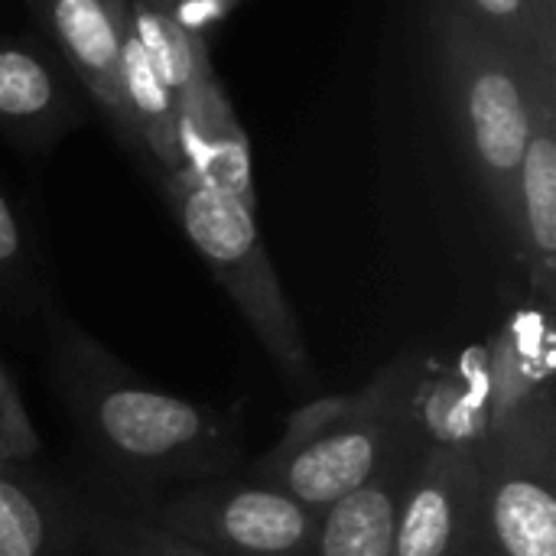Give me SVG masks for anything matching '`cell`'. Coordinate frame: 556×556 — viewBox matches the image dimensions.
<instances>
[{
	"mask_svg": "<svg viewBox=\"0 0 556 556\" xmlns=\"http://www.w3.org/2000/svg\"><path fill=\"white\" fill-rule=\"evenodd\" d=\"M427 29L466 156L515 244L518 169L531 137L534 75L547 65H531L446 0H427Z\"/></svg>",
	"mask_w": 556,
	"mask_h": 556,
	"instance_id": "cell-2",
	"label": "cell"
},
{
	"mask_svg": "<svg viewBox=\"0 0 556 556\" xmlns=\"http://www.w3.org/2000/svg\"><path fill=\"white\" fill-rule=\"evenodd\" d=\"M479 556H489V554H485V551H482V554H479Z\"/></svg>",
	"mask_w": 556,
	"mask_h": 556,
	"instance_id": "cell-24",
	"label": "cell"
},
{
	"mask_svg": "<svg viewBox=\"0 0 556 556\" xmlns=\"http://www.w3.org/2000/svg\"><path fill=\"white\" fill-rule=\"evenodd\" d=\"M430 440H417L401 450L368 485L339 498L319 515L309 556H391L397 515L417 469V459Z\"/></svg>",
	"mask_w": 556,
	"mask_h": 556,
	"instance_id": "cell-12",
	"label": "cell"
},
{
	"mask_svg": "<svg viewBox=\"0 0 556 556\" xmlns=\"http://www.w3.org/2000/svg\"><path fill=\"white\" fill-rule=\"evenodd\" d=\"M427 440V433L414 424L410 397L391 410H381L375 417L345 424L316 443L303 446L300 453L257 466L254 479L277 485L280 492L293 495L296 502L326 511L339 498L358 492L368 485L401 450L410 443Z\"/></svg>",
	"mask_w": 556,
	"mask_h": 556,
	"instance_id": "cell-7",
	"label": "cell"
},
{
	"mask_svg": "<svg viewBox=\"0 0 556 556\" xmlns=\"http://www.w3.org/2000/svg\"><path fill=\"white\" fill-rule=\"evenodd\" d=\"M124 26L176 101L182 173L254 208L248 137L212 72L202 36L189 33L156 0H130Z\"/></svg>",
	"mask_w": 556,
	"mask_h": 556,
	"instance_id": "cell-4",
	"label": "cell"
},
{
	"mask_svg": "<svg viewBox=\"0 0 556 556\" xmlns=\"http://www.w3.org/2000/svg\"><path fill=\"white\" fill-rule=\"evenodd\" d=\"M72 556H88V554H85V547H78V551H75V554H72Z\"/></svg>",
	"mask_w": 556,
	"mask_h": 556,
	"instance_id": "cell-22",
	"label": "cell"
},
{
	"mask_svg": "<svg viewBox=\"0 0 556 556\" xmlns=\"http://www.w3.org/2000/svg\"><path fill=\"white\" fill-rule=\"evenodd\" d=\"M482 551L489 556H556L554 391L495 420L479 446Z\"/></svg>",
	"mask_w": 556,
	"mask_h": 556,
	"instance_id": "cell-5",
	"label": "cell"
},
{
	"mask_svg": "<svg viewBox=\"0 0 556 556\" xmlns=\"http://www.w3.org/2000/svg\"><path fill=\"white\" fill-rule=\"evenodd\" d=\"M156 3H163V7H166V3H169V0H156Z\"/></svg>",
	"mask_w": 556,
	"mask_h": 556,
	"instance_id": "cell-23",
	"label": "cell"
},
{
	"mask_svg": "<svg viewBox=\"0 0 556 556\" xmlns=\"http://www.w3.org/2000/svg\"><path fill=\"white\" fill-rule=\"evenodd\" d=\"M140 511L215 556H309L323 515L254 476L173 485Z\"/></svg>",
	"mask_w": 556,
	"mask_h": 556,
	"instance_id": "cell-6",
	"label": "cell"
},
{
	"mask_svg": "<svg viewBox=\"0 0 556 556\" xmlns=\"http://www.w3.org/2000/svg\"><path fill=\"white\" fill-rule=\"evenodd\" d=\"M26 3L36 23L46 29V36L55 42L62 59L85 85L88 98L104 114L117 140L143 160V147L121 81L124 23H117L98 0H26Z\"/></svg>",
	"mask_w": 556,
	"mask_h": 556,
	"instance_id": "cell-9",
	"label": "cell"
},
{
	"mask_svg": "<svg viewBox=\"0 0 556 556\" xmlns=\"http://www.w3.org/2000/svg\"><path fill=\"white\" fill-rule=\"evenodd\" d=\"M98 3H101V7L117 20V23H124V16H127V3H130V0H98Z\"/></svg>",
	"mask_w": 556,
	"mask_h": 556,
	"instance_id": "cell-20",
	"label": "cell"
},
{
	"mask_svg": "<svg viewBox=\"0 0 556 556\" xmlns=\"http://www.w3.org/2000/svg\"><path fill=\"white\" fill-rule=\"evenodd\" d=\"M0 466H26L23 459H20V453L10 446V440L0 433Z\"/></svg>",
	"mask_w": 556,
	"mask_h": 556,
	"instance_id": "cell-19",
	"label": "cell"
},
{
	"mask_svg": "<svg viewBox=\"0 0 556 556\" xmlns=\"http://www.w3.org/2000/svg\"><path fill=\"white\" fill-rule=\"evenodd\" d=\"M121 81L143 147V163L153 169V176L182 173L176 101L127 26L121 36Z\"/></svg>",
	"mask_w": 556,
	"mask_h": 556,
	"instance_id": "cell-14",
	"label": "cell"
},
{
	"mask_svg": "<svg viewBox=\"0 0 556 556\" xmlns=\"http://www.w3.org/2000/svg\"><path fill=\"white\" fill-rule=\"evenodd\" d=\"M515 254L531 287L551 303L556 290V65L534 75L531 137L518 169Z\"/></svg>",
	"mask_w": 556,
	"mask_h": 556,
	"instance_id": "cell-10",
	"label": "cell"
},
{
	"mask_svg": "<svg viewBox=\"0 0 556 556\" xmlns=\"http://www.w3.org/2000/svg\"><path fill=\"white\" fill-rule=\"evenodd\" d=\"M78 121L75 94L52 59L23 39H0V130L39 150Z\"/></svg>",
	"mask_w": 556,
	"mask_h": 556,
	"instance_id": "cell-11",
	"label": "cell"
},
{
	"mask_svg": "<svg viewBox=\"0 0 556 556\" xmlns=\"http://www.w3.org/2000/svg\"><path fill=\"white\" fill-rule=\"evenodd\" d=\"M29 270V244L16 208L0 192V283H16Z\"/></svg>",
	"mask_w": 556,
	"mask_h": 556,
	"instance_id": "cell-18",
	"label": "cell"
},
{
	"mask_svg": "<svg viewBox=\"0 0 556 556\" xmlns=\"http://www.w3.org/2000/svg\"><path fill=\"white\" fill-rule=\"evenodd\" d=\"M49 378L85 446L134 485L231 476L238 427L195 401L153 388L72 316L49 309Z\"/></svg>",
	"mask_w": 556,
	"mask_h": 556,
	"instance_id": "cell-1",
	"label": "cell"
},
{
	"mask_svg": "<svg viewBox=\"0 0 556 556\" xmlns=\"http://www.w3.org/2000/svg\"><path fill=\"white\" fill-rule=\"evenodd\" d=\"M531 3H534L547 20H556V0H531Z\"/></svg>",
	"mask_w": 556,
	"mask_h": 556,
	"instance_id": "cell-21",
	"label": "cell"
},
{
	"mask_svg": "<svg viewBox=\"0 0 556 556\" xmlns=\"http://www.w3.org/2000/svg\"><path fill=\"white\" fill-rule=\"evenodd\" d=\"M78 547L75 498L26 466H0V556H72Z\"/></svg>",
	"mask_w": 556,
	"mask_h": 556,
	"instance_id": "cell-13",
	"label": "cell"
},
{
	"mask_svg": "<svg viewBox=\"0 0 556 556\" xmlns=\"http://www.w3.org/2000/svg\"><path fill=\"white\" fill-rule=\"evenodd\" d=\"M166 7H169V3H166Z\"/></svg>",
	"mask_w": 556,
	"mask_h": 556,
	"instance_id": "cell-25",
	"label": "cell"
},
{
	"mask_svg": "<svg viewBox=\"0 0 556 556\" xmlns=\"http://www.w3.org/2000/svg\"><path fill=\"white\" fill-rule=\"evenodd\" d=\"M156 186L186 241L205 261L215 283L228 293L264 355L290 384L309 388L316 381L309 345L264 248L254 208L189 173L156 176Z\"/></svg>",
	"mask_w": 556,
	"mask_h": 556,
	"instance_id": "cell-3",
	"label": "cell"
},
{
	"mask_svg": "<svg viewBox=\"0 0 556 556\" xmlns=\"http://www.w3.org/2000/svg\"><path fill=\"white\" fill-rule=\"evenodd\" d=\"M75 521L88 556H215L150 521L140 508L75 498Z\"/></svg>",
	"mask_w": 556,
	"mask_h": 556,
	"instance_id": "cell-15",
	"label": "cell"
},
{
	"mask_svg": "<svg viewBox=\"0 0 556 556\" xmlns=\"http://www.w3.org/2000/svg\"><path fill=\"white\" fill-rule=\"evenodd\" d=\"M482 554L479 446L427 443L410 476L391 556Z\"/></svg>",
	"mask_w": 556,
	"mask_h": 556,
	"instance_id": "cell-8",
	"label": "cell"
},
{
	"mask_svg": "<svg viewBox=\"0 0 556 556\" xmlns=\"http://www.w3.org/2000/svg\"><path fill=\"white\" fill-rule=\"evenodd\" d=\"M0 433L10 440V446L20 453L23 463H33L42 450V440L33 427V417L23 404V391L16 375L7 368V362L0 358Z\"/></svg>",
	"mask_w": 556,
	"mask_h": 556,
	"instance_id": "cell-17",
	"label": "cell"
},
{
	"mask_svg": "<svg viewBox=\"0 0 556 556\" xmlns=\"http://www.w3.org/2000/svg\"><path fill=\"white\" fill-rule=\"evenodd\" d=\"M531 65H556V20L531 0H446Z\"/></svg>",
	"mask_w": 556,
	"mask_h": 556,
	"instance_id": "cell-16",
	"label": "cell"
}]
</instances>
